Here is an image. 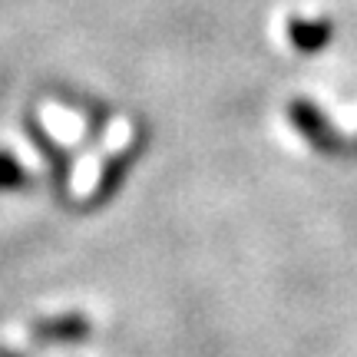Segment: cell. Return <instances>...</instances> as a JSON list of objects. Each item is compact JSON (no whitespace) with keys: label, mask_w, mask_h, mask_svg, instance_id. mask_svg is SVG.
<instances>
[{"label":"cell","mask_w":357,"mask_h":357,"mask_svg":"<svg viewBox=\"0 0 357 357\" xmlns=\"http://www.w3.org/2000/svg\"><path fill=\"white\" fill-rule=\"evenodd\" d=\"M288 119H291V126L298 129V136L311 146V149H318L321 155H344L351 146H347L344 132H337L334 123L324 116L318 102L305 100V96H298V100L288 102Z\"/></svg>","instance_id":"obj_1"},{"label":"cell","mask_w":357,"mask_h":357,"mask_svg":"<svg viewBox=\"0 0 357 357\" xmlns=\"http://www.w3.org/2000/svg\"><path fill=\"white\" fill-rule=\"evenodd\" d=\"M146 129L139 126V132H136V139H129L119 153H113L109 159H106V166H102L100 178H96V189L89 192V199L83 202V208H100V205H106L109 199H113L116 192H119V185L126 182V176L136 169V162H139L142 149H146Z\"/></svg>","instance_id":"obj_2"},{"label":"cell","mask_w":357,"mask_h":357,"mask_svg":"<svg viewBox=\"0 0 357 357\" xmlns=\"http://www.w3.org/2000/svg\"><path fill=\"white\" fill-rule=\"evenodd\" d=\"M284 37L298 53H321L334 40L331 17H288L284 20Z\"/></svg>","instance_id":"obj_3"},{"label":"cell","mask_w":357,"mask_h":357,"mask_svg":"<svg viewBox=\"0 0 357 357\" xmlns=\"http://www.w3.org/2000/svg\"><path fill=\"white\" fill-rule=\"evenodd\" d=\"M24 129L26 136H30V142L40 149V155H43V162L50 166V176L56 185H66V178H70V169H73V159H70V153H66L63 146L56 139H50V132L37 123V116H24Z\"/></svg>","instance_id":"obj_4"},{"label":"cell","mask_w":357,"mask_h":357,"mask_svg":"<svg viewBox=\"0 0 357 357\" xmlns=\"http://www.w3.org/2000/svg\"><path fill=\"white\" fill-rule=\"evenodd\" d=\"M89 331V324L83 314H60V318H43L33 324V334L43 341H73Z\"/></svg>","instance_id":"obj_5"},{"label":"cell","mask_w":357,"mask_h":357,"mask_svg":"<svg viewBox=\"0 0 357 357\" xmlns=\"http://www.w3.org/2000/svg\"><path fill=\"white\" fill-rule=\"evenodd\" d=\"M30 185H33V172L10 149H0V192H24Z\"/></svg>","instance_id":"obj_6"},{"label":"cell","mask_w":357,"mask_h":357,"mask_svg":"<svg viewBox=\"0 0 357 357\" xmlns=\"http://www.w3.org/2000/svg\"><path fill=\"white\" fill-rule=\"evenodd\" d=\"M351 149H354V153H357V139H354V142H351Z\"/></svg>","instance_id":"obj_7"}]
</instances>
